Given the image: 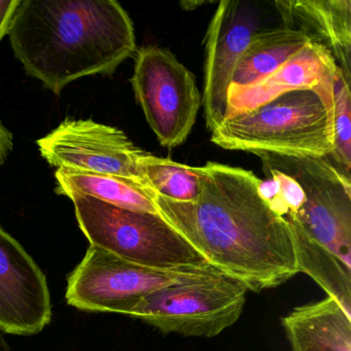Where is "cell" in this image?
<instances>
[{
  "mask_svg": "<svg viewBox=\"0 0 351 351\" xmlns=\"http://www.w3.org/2000/svg\"><path fill=\"white\" fill-rule=\"evenodd\" d=\"M200 196L176 202L154 194L159 215L210 266L260 293L299 274L291 225L258 192L250 170L207 162Z\"/></svg>",
  "mask_w": 351,
  "mask_h": 351,
  "instance_id": "6da1fadb",
  "label": "cell"
},
{
  "mask_svg": "<svg viewBox=\"0 0 351 351\" xmlns=\"http://www.w3.org/2000/svg\"><path fill=\"white\" fill-rule=\"evenodd\" d=\"M9 36L26 73L56 95L81 77L112 75L137 50L114 0H21Z\"/></svg>",
  "mask_w": 351,
  "mask_h": 351,
  "instance_id": "7a4b0ae2",
  "label": "cell"
},
{
  "mask_svg": "<svg viewBox=\"0 0 351 351\" xmlns=\"http://www.w3.org/2000/svg\"><path fill=\"white\" fill-rule=\"evenodd\" d=\"M211 141L229 151L291 157H328L334 149L332 87L298 90L226 119Z\"/></svg>",
  "mask_w": 351,
  "mask_h": 351,
  "instance_id": "3957f363",
  "label": "cell"
},
{
  "mask_svg": "<svg viewBox=\"0 0 351 351\" xmlns=\"http://www.w3.org/2000/svg\"><path fill=\"white\" fill-rule=\"evenodd\" d=\"M69 198L91 245L156 270L219 273L160 215L127 210L85 195Z\"/></svg>",
  "mask_w": 351,
  "mask_h": 351,
  "instance_id": "277c9868",
  "label": "cell"
},
{
  "mask_svg": "<svg viewBox=\"0 0 351 351\" xmlns=\"http://www.w3.org/2000/svg\"><path fill=\"white\" fill-rule=\"evenodd\" d=\"M248 289L225 275H207L145 295L129 316L163 334L213 338L238 322Z\"/></svg>",
  "mask_w": 351,
  "mask_h": 351,
  "instance_id": "5b68a950",
  "label": "cell"
},
{
  "mask_svg": "<svg viewBox=\"0 0 351 351\" xmlns=\"http://www.w3.org/2000/svg\"><path fill=\"white\" fill-rule=\"evenodd\" d=\"M263 165L291 176L305 201L285 217L351 270V182L328 157L258 155Z\"/></svg>",
  "mask_w": 351,
  "mask_h": 351,
  "instance_id": "8992f818",
  "label": "cell"
},
{
  "mask_svg": "<svg viewBox=\"0 0 351 351\" xmlns=\"http://www.w3.org/2000/svg\"><path fill=\"white\" fill-rule=\"evenodd\" d=\"M130 82L160 145L171 149L186 143L202 106V95L189 69L167 49L143 47L135 52Z\"/></svg>",
  "mask_w": 351,
  "mask_h": 351,
  "instance_id": "52a82bcc",
  "label": "cell"
},
{
  "mask_svg": "<svg viewBox=\"0 0 351 351\" xmlns=\"http://www.w3.org/2000/svg\"><path fill=\"white\" fill-rule=\"evenodd\" d=\"M207 275L147 268L90 244L82 262L69 275L65 299L82 311L129 315L152 291Z\"/></svg>",
  "mask_w": 351,
  "mask_h": 351,
  "instance_id": "ba28073f",
  "label": "cell"
},
{
  "mask_svg": "<svg viewBox=\"0 0 351 351\" xmlns=\"http://www.w3.org/2000/svg\"><path fill=\"white\" fill-rule=\"evenodd\" d=\"M36 143L42 157L57 169L110 174L145 184L137 163L145 151L120 129L92 120L66 119Z\"/></svg>",
  "mask_w": 351,
  "mask_h": 351,
  "instance_id": "9c48e42d",
  "label": "cell"
},
{
  "mask_svg": "<svg viewBox=\"0 0 351 351\" xmlns=\"http://www.w3.org/2000/svg\"><path fill=\"white\" fill-rule=\"evenodd\" d=\"M256 10L239 0H221L205 36L202 106L213 132L227 118L228 94L236 67L258 32Z\"/></svg>",
  "mask_w": 351,
  "mask_h": 351,
  "instance_id": "30bf717a",
  "label": "cell"
},
{
  "mask_svg": "<svg viewBox=\"0 0 351 351\" xmlns=\"http://www.w3.org/2000/svg\"><path fill=\"white\" fill-rule=\"evenodd\" d=\"M51 320L46 276L25 248L0 226V330L34 336Z\"/></svg>",
  "mask_w": 351,
  "mask_h": 351,
  "instance_id": "8fae6325",
  "label": "cell"
},
{
  "mask_svg": "<svg viewBox=\"0 0 351 351\" xmlns=\"http://www.w3.org/2000/svg\"><path fill=\"white\" fill-rule=\"evenodd\" d=\"M337 66L332 54L311 42L268 77L248 87L230 88L227 118L254 110L279 96L298 90H316L332 81Z\"/></svg>",
  "mask_w": 351,
  "mask_h": 351,
  "instance_id": "7c38bea8",
  "label": "cell"
},
{
  "mask_svg": "<svg viewBox=\"0 0 351 351\" xmlns=\"http://www.w3.org/2000/svg\"><path fill=\"white\" fill-rule=\"evenodd\" d=\"M274 5L285 25L304 30L322 45L351 80L350 0H285Z\"/></svg>",
  "mask_w": 351,
  "mask_h": 351,
  "instance_id": "4fadbf2b",
  "label": "cell"
},
{
  "mask_svg": "<svg viewBox=\"0 0 351 351\" xmlns=\"http://www.w3.org/2000/svg\"><path fill=\"white\" fill-rule=\"evenodd\" d=\"M281 324L291 351H351V318L330 298L293 308Z\"/></svg>",
  "mask_w": 351,
  "mask_h": 351,
  "instance_id": "5bb4252c",
  "label": "cell"
},
{
  "mask_svg": "<svg viewBox=\"0 0 351 351\" xmlns=\"http://www.w3.org/2000/svg\"><path fill=\"white\" fill-rule=\"evenodd\" d=\"M313 42L304 30L285 25L258 29L242 55L230 88H244L265 79Z\"/></svg>",
  "mask_w": 351,
  "mask_h": 351,
  "instance_id": "9a60e30c",
  "label": "cell"
},
{
  "mask_svg": "<svg viewBox=\"0 0 351 351\" xmlns=\"http://www.w3.org/2000/svg\"><path fill=\"white\" fill-rule=\"evenodd\" d=\"M55 178L57 194L85 195L127 210L159 215L153 191L135 180L67 168H58Z\"/></svg>",
  "mask_w": 351,
  "mask_h": 351,
  "instance_id": "2e32d148",
  "label": "cell"
},
{
  "mask_svg": "<svg viewBox=\"0 0 351 351\" xmlns=\"http://www.w3.org/2000/svg\"><path fill=\"white\" fill-rule=\"evenodd\" d=\"M289 223L295 241L299 273L311 277L351 318V270L316 243L301 228L291 221Z\"/></svg>",
  "mask_w": 351,
  "mask_h": 351,
  "instance_id": "e0dca14e",
  "label": "cell"
},
{
  "mask_svg": "<svg viewBox=\"0 0 351 351\" xmlns=\"http://www.w3.org/2000/svg\"><path fill=\"white\" fill-rule=\"evenodd\" d=\"M137 163L143 182L154 194L176 202H193L200 196L202 166L191 167L147 152Z\"/></svg>",
  "mask_w": 351,
  "mask_h": 351,
  "instance_id": "ac0fdd59",
  "label": "cell"
},
{
  "mask_svg": "<svg viewBox=\"0 0 351 351\" xmlns=\"http://www.w3.org/2000/svg\"><path fill=\"white\" fill-rule=\"evenodd\" d=\"M351 80L346 79L337 69L332 80V126L334 149L332 157L335 165L350 178L351 169Z\"/></svg>",
  "mask_w": 351,
  "mask_h": 351,
  "instance_id": "d6986e66",
  "label": "cell"
},
{
  "mask_svg": "<svg viewBox=\"0 0 351 351\" xmlns=\"http://www.w3.org/2000/svg\"><path fill=\"white\" fill-rule=\"evenodd\" d=\"M266 178L260 180L258 192L265 202L282 217L295 215L305 201L301 186L291 176L263 165Z\"/></svg>",
  "mask_w": 351,
  "mask_h": 351,
  "instance_id": "ffe728a7",
  "label": "cell"
},
{
  "mask_svg": "<svg viewBox=\"0 0 351 351\" xmlns=\"http://www.w3.org/2000/svg\"><path fill=\"white\" fill-rule=\"evenodd\" d=\"M20 1L21 0H0V43L9 34Z\"/></svg>",
  "mask_w": 351,
  "mask_h": 351,
  "instance_id": "44dd1931",
  "label": "cell"
},
{
  "mask_svg": "<svg viewBox=\"0 0 351 351\" xmlns=\"http://www.w3.org/2000/svg\"><path fill=\"white\" fill-rule=\"evenodd\" d=\"M13 134L0 122V166L7 161L14 147Z\"/></svg>",
  "mask_w": 351,
  "mask_h": 351,
  "instance_id": "7402d4cb",
  "label": "cell"
},
{
  "mask_svg": "<svg viewBox=\"0 0 351 351\" xmlns=\"http://www.w3.org/2000/svg\"><path fill=\"white\" fill-rule=\"evenodd\" d=\"M206 3H206V1H182L180 5L186 11H192V10L196 9L199 5H206Z\"/></svg>",
  "mask_w": 351,
  "mask_h": 351,
  "instance_id": "603a6c76",
  "label": "cell"
},
{
  "mask_svg": "<svg viewBox=\"0 0 351 351\" xmlns=\"http://www.w3.org/2000/svg\"><path fill=\"white\" fill-rule=\"evenodd\" d=\"M0 351H12L9 343L5 337V332L0 330Z\"/></svg>",
  "mask_w": 351,
  "mask_h": 351,
  "instance_id": "cb8c5ba5",
  "label": "cell"
}]
</instances>
